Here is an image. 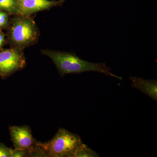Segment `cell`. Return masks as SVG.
<instances>
[{"mask_svg": "<svg viewBox=\"0 0 157 157\" xmlns=\"http://www.w3.org/2000/svg\"><path fill=\"white\" fill-rule=\"evenodd\" d=\"M42 53L52 60L61 76L70 73L97 72L122 80L120 76L111 73V69L105 63H90L82 59L73 53L49 50L42 51Z\"/></svg>", "mask_w": 157, "mask_h": 157, "instance_id": "6da1fadb", "label": "cell"}, {"mask_svg": "<svg viewBox=\"0 0 157 157\" xmlns=\"http://www.w3.org/2000/svg\"><path fill=\"white\" fill-rule=\"evenodd\" d=\"M25 64V58L20 51L12 48L0 51V76L3 78L21 70Z\"/></svg>", "mask_w": 157, "mask_h": 157, "instance_id": "277c9868", "label": "cell"}, {"mask_svg": "<svg viewBox=\"0 0 157 157\" xmlns=\"http://www.w3.org/2000/svg\"><path fill=\"white\" fill-rule=\"evenodd\" d=\"M83 143L79 135L60 128L48 142L39 141L46 157H73L77 149Z\"/></svg>", "mask_w": 157, "mask_h": 157, "instance_id": "7a4b0ae2", "label": "cell"}, {"mask_svg": "<svg viewBox=\"0 0 157 157\" xmlns=\"http://www.w3.org/2000/svg\"><path fill=\"white\" fill-rule=\"evenodd\" d=\"M4 40H5V36L4 34L0 33V47L3 45Z\"/></svg>", "mask_w": 157, "mask_h": 157, "instance_id": "4fadbf2b", "label": "cell"}, {"mask_svg": "<svg viewBox=\"0 0 157 157\" xmlns=\"http://www.w3.org/2000/svg\"><path fill=\"white\" fill-rule=\"evenodd\" d=\"M17 1H18V2H21V1H22V0H17Z\"/></svg>", "mask_w": 157, "mask_h": 157, "instance_id": "5bb4252c", "label": "cell"}, {"mask_svg": "<svg viewBox=\"0 0 157 157\" xmlns=\"http://www.w3.org/2000/svg\"><path fill=\"white\" fill-rule=\"evenodd\" d=\"M100 155L95 151L82 143L75 151L73 157H99Z\"/></svg>", "mask_w": 157, "mask_h": 157, "instance_id": "9c48e42d", "label": "cell"}, {"mask_svg": "<svg viewBox=\"0 0 157 157\" xmlns=\"http://www.w3.org/2000/svg\"><path fill=\"white\" fill-rule=\"evenodd\" d=\"M9 132L14 148L26 151L30 157L31 152L38 145V141L33 137L30 127L11 126Z\"/></svg>", "mask_w": 157, "mask_h": 157, "instance_id": "5b68a950", "label": "cell"}, {"mask_svg": "<svg viewBox=\"0 0 157 157\" xmlns=\"http://www.w3.org/2000/svg\"><path fill=\"white\" fill-rule=\"evenodd\" d=\"M132 86L150 97L154 101H157V81L155 79H144L139 77H131Z\"/></svg>", "mask_w": 157, "mask_h": 157, "instance_id": "52a82bcc", "label": "cell"}, {"mask_svg": "<svg viewBox=\"0 0 157 157\" xmlns=\"http://www.w3.org/2000/svg\"><path fill=\"white\" fill-rule=\"evenodd\" d=\"M38 36V32L32 20L25 17L14 19L11 28V40L17 46L23 47L33 43Z\"/></svg>", "mask_w": 157, "mask_h": 157, "instance_id": "3957f363", "label": "cell"}, {"mask_svg": "<svg viewBox=\"0 0 157 157\" xmlns=\"http://www.w3.org/2000/svg\"><path fill=\"white\" fill-rule=\"evenodd\" d=\"M8 22V14L5 11H0V28L6 26Z\"/></svg>", "mask_w": 157, "mask_h": 157, "instance_id": "7c38bea8", "label": "cell"}, {"mask_svg": "<svg viewBox=\"0 0 157 157\" xmlns=\"http://www.w3.org/2000/svg\"><path fill=\"white\" fill-rule=\"evenodd\" d=\"M11 157H29L28 152L22 150L14 149L11 148Z\"/></svg>", "mask_w": 157, "mask_h": 157, "instance_id": "8fae6325", "label": "cell"}, {"mask_svg": "<svg viewBox=\"0 0 157 157\" xmlns=\"http://www.w3.org/2000/svg\"><path fill=\"white\" fill-rule=\"evenodd\" d=\"M0 11L19 14V2L17 0H0Z\"/></svg>", "mask_w": 157, "mask_h": 157, "instance_id": "ba28073f", "label": "cell"}, {"mask_svg": "<svg viewBox=\"0 0 157 157\" xmlns=\"http://www.w3.org/2000/svg\"><path fill=\"white\" fill-rule=\"evenodd\" d=\"M11 148L4 144L0 143V157H11Z\"/></svg>", "mask_w": 157, "mask_h": 157, "instance_id": "30bf717a", "label": "cell"}, {"mask_svg": "<svg viewBox=\"0 0 157 157\" xmlns=\"http://www.w3.org/2000/svg\"><path fill=\"white\" fill-rule=\"evenodd\" d=\"M64 0H22L19 2V14L27 15L60 6Z\"/></svg>", "mask_w": 157, "mask_h": 157, "instance_id": "8992f818", "label": "cell"}]
</instances>
